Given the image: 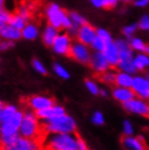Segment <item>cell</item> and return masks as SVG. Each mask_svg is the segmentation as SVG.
<instances>
[{
  "label": "cell",
  "mask_w": 149,
  "mask_h": 150,
  "mask_svg": "<svg viewBox=\"0 0 149 150\" xmlns=\"http://www.w3.org/2000/svg\"><path fill=\"white\" fill-rule=\"evenodd\" d=\"M45 13L48 20V24L52 25L58 30H62V22H63L65 15L67 12L60 8L59 4H49L45 8Z\"/></svg>",
  "instance_id": "4"
},
{
  "label": "cell",
  "mask_w": 149,
  "mask_h": 150,
  "mask_svg": "<svg viewBox=\"0 0 149 150\" xmlns=\"http://www.w3.org/2000/svg\"><path fill=\"white\" fill-rule=\"evenodd\" d=\"M19 110L18 108L13 105H4V109H2V112H1V115H0V123H4L7 120H9L10 117L14 115L15 113L18 112Z\"/></svg>",
  "instance_id": "24"
},
{
  "label": "cell",
  "mask_w": 149,
  "mask_h": 150,
  "mask_svg": "<svg viewBox=\"0 0 149 150\" xmlns=\"http://www.w3.org/2000/svg\"><path fill=\"white\" fill-rule=\"evenodd\" d=\"M58 35H59V30L56 28V27H53L50 24H48L45 27L44 32H43V36H41L43 42L47 47H51L52 44L56 40V38L58 37Z\"/></svg>",
  "instance_id": "19"
},
{
  "label": "cell",
  "mask_w": 149,
  "mask_h": 150,
  "mask_svg": "<svg viewBox=\"0 0 149 150\" xmlns=\"http://www.w3.org/2000/svg\"><path fill=\"white\" fill-rule=\"evenodd\" d=\"M124 2H131V1H133V0H122Z\"/></svg>",
  "instance_id": "49"
},
{
  "label": "cell",
  "mask_w": 149,
  "mask_h": 150,
  "mask_svg": "<svg viewBox=\"0 0 149 150\" xmlns=\"http://www.w3.org/2000/svg\"><path fill=\"white\" fill-rule=\"evenodd\" d=\"M43 150H78L76 133L47 134L43 142Z\"/></svg>",
  "instance_id": "3"
},
{
  "label": "cell",
  "mask_w": 149,
  "mask_h": 150,
  "mask_svg": "<svg viewBox=\"0 0 149 150\" xmlns=\"http://www.w3.org/2000/svg\"><path fill=\"white\" fill-rule=\"evenodd\" d=\"M69 16L71 18L72 23H74V24L78 25V26H82V25H84L86 23H88L85 20V18H83L82 15L78 14L77 12H73V11L69 12Z\"/></svg>",
  "instance_id": "27"
},
{
  "label": "cell",
  "mask_w": 149,
  "mask_h": 150,
  "mask_svg": "<svg viewBox=\"0 0 149 150\" xmlns=\"http://www.w3.org/2000/svg\"><path fill=\"white\" fill-rule=\"evenodd\" d=\"M137 28V25L136 24H134V25H132V26H127L124 28L123 33L125 36H127V37H132V35H133V33L135 32V30Z\"/></svg>",
  "instance_id": "37"
},
{
  "label": "cell",
  "mask_w": 149,
  "mask_h": 150,
  "mask_svg": "<svg viewBox=\"0 0 149 150\" xmlns=\"http://www.w3.org/2000/svg\"><path fill=\"white\" fill-rule=\"evenodd\" d=\"M89 67L96 73H102V72L108 71L109 69H110V64L108 63V61L106 59V57L104 56V53L96 51L92 56Z\"/></svg>",
  "instance_id": "14"
},
{
  "label": "cell",
  "mask_w": 149,
  "mask_h": 150,
  "mask_svg": "<svg viewBox=\"0 0 149 150\" xmlns=\"http://www.w3.org/2000/svg\"><path fill=\"white\" fill-rule=\"evenodd\" d=\"M35 113H36L37 117L40 121L48 120V119H51V117H56V116L67 114L65 109H64L62 105H52V107L47 108V109L39 110V111H36Z\"/></svg>",
  "instance_id": "16"
},
{
  "label": "cell",
  "mask_w": 149,
  "mask_h": 150,
  "mask_svg": "<svg viewBox=\"0 0 149 150\" xmlns=\"http://www.w3.org/2000/svg\"><path fill=\"white\" fill-rule=\"evenodd\" d=\"M123 108L127 112L137 113L139 115H143L149 119V105L145 103L142 100L132 99L130 101H126L123 103Z\"/></svg>",
  "instance_id": "11"
},
{
  "label": "cell",
  "mask_w": 149,
  "mask_h": 150,
  "mask_svg": "<svg viewBox=\"0 0 149 150\" xmlns=\"http://www.w3.org/2000/svg\"><path fill=\"white\" fill-rule=\"evenodd\" d=\"M19 134L22 137L36 139L43 144L46 134L43 131L41 122H39V119L37 117L35 111L31 109L24 111V117H23L22 124L20 126Z\"/></svg>",
  "instance_id": "1"
},
{
  "label": "cell",
  "mask_w": 149,
  "mask_h": 150,
  "mask_svg": "<svg viewBox=\"0 0 149 150\" xmlns=\"http://www.w3.org/2000/svg\"><path fill=\"white\" fill-rule=\"evenodd\" d=\"M0 36L7 40H19L22 37V30H18L9 24H4L2 27H0Z\"/></svg>",
  "instance_id": "17"
},
{
  "label": "cell",
  "mask_w": 149,
  "mask_h": 150,
  "mask_svg": "<svg viewBox=\"0 0 149 150\" xmlns=\"http://www.w3.org/2000/svg\"><path fill=\"white\" fill-rule=\"evenodd\" d=\"M124 134L125 135H132L133 134V127L127 121L124 122Z\"/></svg>",
  "instance_id": "40"
},
{
  "label": "cell",
  "mask_w": 149,
  "mask_h": 150,
  "mask_svg": "<svg viewBox=\"0 0 149 150\" xmlns=\"http://www.w3.org/2000/svg\"><path fill=\"white\" fill-rule=\"evenodd\" d=\"M0 9H6V10H8L7 8H6V0H0Z\"/></svg>",
  "instance_id": "44"
},
{
  "label": "cell",
  "mask_w": 149,
  "mask_h": 150,
  "mask_svg": "<svg viewBox=\"0 0 149 150\" xmlns=\"http://www.w3.org/2000/svg\"><path fill=\"white\" fill-rule=\"evenodd\" d=\"M132 84H133V79L128 74H125V73L116 74V86L123 87V88H132Z\"/></svg>",
  "instance_id": "22"
},
{
  "label": "cell",
  "mask_w": 149,
  "mask_h": 150,
  "mask_svg": "<svg viewBox=\"0 0 149 150\" xmlns=\"http://www.w3.org/2000/svg\"><path fill=\"white\" fill-rule=\"evenodd\" d=\"M137 59H139V60L142 61L143 64H144L145 67H147V65L149 67V58L147 56H143V54H140V56L137 57Z\"/></svg>",
  "instance_id": "42"
},
{
  "label": "cell",
  "mask_w": 149,
  "mask_h": 150,
  "mask_svg": "<svg viewBox=\"0 0 149 150\" xmlns=\"http://www.w3.org/2000/svg\"><path fill=\"white\" fill-rule=\"evenodd\" d=\"M119 49L120 53H124V52H132V46L124 40H116L114 42Z\"/></svg>",
  "instance_id": "30"
},
{
  "label": "cell",
  "mask_w": 149,
  "mask_h": 150,
  "mask_svg": "<svg viewBox=\"0 0 149 150\" xmlns=\"http://www.w3.org/2000/svg\"><path fill=\"white\" fill-rule=\"evenodd\" d=\"M121 145L124 150H149L148 145L142 136L132 137L131 135L124 134L121 137Z\"/></svg>",
  "instance_id": "8"
},
{
  "label": "cell",
  "mask_w": 149,
  "mask_h": 150,
  "mask_svg": "<svg viewBox=\"0 0 149 150\" xmlns=\"http://www.w3.org/2000/svg\"><path fill=\"white\" fill-rule=\"evenodd\" d=\"M27 21L26 20H24L21 16L20 14H18L16 12L15 13H12L11 18H10V20H9V22H8V24L9 25H11V26L15 27V28H18V30H22L24 27L26 26V24H27Z\"/></svg>",
  "instance_id": "23"
},
{
  "label": "cell",
  "mask_w": 149,
  "mask_h": 150,
  "mask_svg": "<svg viewBox=\"0 0 149 150\" xmlns=\"http://www.w3.org/2000/svg\"><path fill=\"white\" fill-rule=\"evenodd\" d=\"M90 1L93 2V4L95 7L97 8H104L106 2H107V0H90Z\"/></svg>",
  "instance_id": "41"
},
{
  "label": "cell",
  "mask_w": 149,
  "mask_h": 150,
  "mask_svg": "<svg viewBox=\"0 0 149 150\" xmlns=\"http://www.w3.org/2000/svg\"><path fill=\"white\" fill-rule=\"evenodd\" d=\"M72 41L71 37L67 35V33H61L58 35L55 42L52 44L51 48L57 54L61 56H69L70 48H71Z\"/></svg>",
  "instance_id": "9"
},
{
  "label": "cell",
  "mask_w": 149,
  "mask_h": 150,
  "mask_svg": "<svg viewBox=\"0 0 149 150\" xmlns=\"http://www.w3.org/2000/svg\"><path fill=\"white\" fill-rule=\"evenodd\" d=\"M7 149H14V150H43V144L36 139L25 138L20 136V138L16 140V143L10 148ZM4 149V150H7Z\"/></svg>",
  "instance_id": "12"
},
{
  "label": "cell",
  "mask_w": 149,
  "mask_h": 150,
  "mask_svg": "<svg viewBox=\"0 0 149 150\" xmlns=\"http://www.w3.org/2000/svg\"><path fill=\"white\" fill-rule=\"evenodd\" d=\"M148 30H149V27H148Z\"/></svg>",
  "instance_id": "53"
},
{
  "label": "cell",
  "mask_w": 149,
  "mask_h": 150,
  "mask_svg": "<svg viewBox=\"0 0 149 150\" xmlns=\"http://www.w3.org/2000/svg\"><path fill=\"white\" fill-rule=\"evenodd\" d=\"M92 121H93L94 124H96V125H101V124H104V116H102V113L97 111V112L94 113L93 117H92Z\"/></svg>",
  "instance_id": "34"
},
{
  "label": "cell",
  "mask_w": 149,
  "mask_h": 150,
  "mask_svg": "<svg viewBox=\"0 0 149 150\" xmlns=\"http://www.w3.org/2000/svg\"><path fill=\"white\" fill-rule=\"evenodd\" d=\"M132 89L135 95L143 99H149V81L143 77L133 79Z\"/></svg>",
  "instance_id": "15"
},
{
  "label": "cell",
  "mask_w": 149,
  "mask_h": 150,
  "mask_svg": "<svg viewBox=\"0 0 149 150\" xmlns=\"http://www.w3.org/2000/svg\"><path fill=\"white\" fill-rule=\"evenodd\" d=\"M23 117H24V111L19 110L9 120L4 123H0V136H12L19 134Z\"/></svg>",
  "instance_id": "5"
},
{
  "label": "cell",
  "mask_w": 149,
  "mask_h": 150,
  "mask_svg": "<svg viewBox=\"0 0 149 150\" xmlns=\"http://www.w3.org/2000/svg\"><path fill=\"white\" fill-rule=\"evenodd\" d=\"M96 37H97V30L92 26L89 23H86L79 27L76 40L86 46H90Z\"/></svg>",
  "instance_id": "10"
},
{
  "label": "cell",
  "mask_w": 149,
  "mask_h": 150,
  "mask_svg": "<svg viewBox=\"0 0 149 150\" xmlns=\"http://www.w3.org/2000/svg\"><path fill=\"white\" fill-rule=\"evenodd\" d=\"M4 24H6V23H4L2 21H1V20H0V27H2L4 25Z\"/></svg>",
  "instance_id": "48"
},
{
  "label": "cell",
  "mask_w": 149,
  "mask_h": 150,
  "mask_svg": "<svg viewBox=\"0 0 149 150\" xmlns=\"http://www.w3.org/2000/svg\"><path fill=\"white\" fill-rule=\"evenodd\" d=\"M76 139H77V147L78 150H88L87 145L85 144V142L82 139V137L78 135V133L76 132Z\"/></svg>",
  "instance_id": "36"
},
{
  "label": "cell",
  "mask_w": 149,
  "mask_h": 150,
  "mask_svg": "<svg viewBox=\"0 0 149 150\" xmlns=\"http://www.w3.org/2000/svg\"><path fill=\"white\" fill-rule=\"evenodd\" d=\"M25 105L33 111H39V110L47 109L49 107L56 105L55 99L48 96H43V95H33L25 99Z\"/></svg>",
  "instance_id": "6"
},
{
  "label": "cell",
  "mask_w": 149,
  "mask_h": 150,
  "mask_svg": "<svg viewBox=\"0 0 149 150\" xmlns=\"http://www.w3.org/2000/svg\"><path fill=\"white\" fill-rule=\"evenodd\" d=\"M97 36H99V37H100L101 39H102V40L106 41V44H109V42H111V41H112L110 34H109L107 30H101V28L97 30Z\"/></svg>",
  "instance_id": "32"
},
{
  "label": "cell",
  "mask_w": 149,
  "mask_h": 150,
  "mask_svg": "<svg viewBox=\"0 0 149 150\" xmlns=\"http://www.w3.org/2000/svg\"><path fill=\"white\" fill-rule=\"evenodd\" d=\"M41 127L47 134H74L76 133V123L73 117L67 114L51 117L41 121Z\"/></svg>",
  "instance_id": "2"
},
{
  "label": "cell",
  "mask_w": 149,
  "mask_h": 150,
  "mask_svg": "<svg viewBox=\"0 0 149 150\" xmlns=\"http://www.w3.org/2000/svg\"><path fill=\"white\" fill-rule=\"evenodd\" d=\"M14 47V41L13 40H1L0 41V51H4V50H8V49H11Z\"/></svg>",
  "instance_id": "33"
},
{
  "label": "cell",
  "mask_w": 149,
  "mask_h": 150,
  "mask_svg": "<svg viewBox=\"0 0 149 150\" xmlns=\"http://www.w3.org/2000/svg\"><path fill=\"white\" fill-rule=\"evenodd\" d=\"M139 27L142 30H148L149 27V16H144L140 22H139Z\"/></svg>",
  "instance_id": "38"
},
{
  "label": "cell",
  "mask_w": 149,
  "mask_h": 150,
  "mask_svg": "<svg viewBox=\"0 0 149 150\" xmlns=\"http://www.w3.org/2000/svg\"><path fill=\"white\" fill-rule=\"evenodd\" d=\"M148 4V0H137L135 2V6H139V7H144Z\"/></svg>",
  "instance_id": "43"
},
{
  "label": "cell",
  "mask_w": 149,
  "mask_h": 150,
  "mask_svg": "<svg viewBox=\"0 0 149 150\" xmlns=\"http://www.w3.org/2000/svg\"><path fill=\"white\" fill-rule=\"evenodd\" d=\"M4 107V105H2V102H0V115H1V112H2Z\"/></svg>",
  "instance_id": "47"
},
{
  "label": "cell",
  "mask_w": 149,
  "mask_h": 150,
  "mask_svg": "<svg viewBox=\"0 0 149 150\" xmlns=\"http://www.w3.org/2000/svg\"><path fill=\"white\" fill-rule=\"evenodd\" d=\"M99 94H100L101 96H107V93H106L104 90H99Z\"/></svg>",
  "instance_id": "46"
},
{
  "label": "cell",
  "mask_w": 149,
  "mask_h": 150,
  "mask_svg": "<svg viewBox=\"0 0 149 150\" xmlns=\"http://www.w3.org/2000/svg\"><path fill=\"white\" fill-rule=\"evenodd\" d=\"M39 30L38 26L34 23H27L26 26L22 30V37L26 40H34L38 37Z\"/></svg>",
  "instance_id": "20"
},
{
  "label": "cell",
  "mask_w": 149,
  "mask_h": 150,
  "mask_svg": "<svg viewBox=\"0 0 149 150\" xmlns=\"http://www.w3.org/2000/svg\"><path fill=\"white\" fill-rule=\"evenodd\" d=\"M102 53L106 57L108 63L110 64V69L116 70V67L119 65L120 63V52L116 44L113 41L107 44V46H106V48H104Z\"/></svg>",
  "instance_id": "13"
},
{
  "label": "cell",
  "mask_w": 149,
  "mask_h": 150,
  "mask_svg": "<svg viewBox=\"0 0 149 150\" xmlns=\"http://www.w3.org/2000/svg\"><path fill=\"white\" fill-rule=\"evenodd\" d=\"M67 57H70L77 62H81L83 64H88V65H89L90 59H92V56H90L87 46L79 42V41L72 42L70 52H69Z\"/></svg>",
  "instance_id": "7"
},
{
  "label": "cell",
  "mask_w": 149,
  "mask_h": 150,
  "mask_svg": "<svg viewBox=\"0 0 149 150\" xmlns=\"http://www.w3.org/2000/svg\"><path fill=\"white\" fill-rule=\"evenodd\" d=\"M144 52L147 54V56H149V45H146L145 46V49H144Z\"/></svg>",
  "instance_id": "45"
},
{
  "label": "cell",
  "mask_w": 149,
  "mask_h": 150,
  "mask_svg": "<svg viewBox=\"0 0 149 150\" xmlns=\"http://www.w3.org/2000/svg\"><path fill=\"white\" fill-rule=\"evenodd\" d=\"M119 67L121 70H123L124 72H127V73H135L136 70H137L134 64V61L132 60V59L120 60Z\"/></svg>",
  "instance_id": "25"
},
{
  "label": "cell",
  "mask_w": 149,
  "mask_h": 150,
  "mask_svg": "<svg viewBox=\"0 0 149 150\" xmlns=\"http://www.w3.org/2000/svg\"><path fill=\"white\" fill-rule=\"evenodd\" d=\"M116 4H118V0H107L104 9H106V10H111V9H113V8L116 7Z\"/></svg>",
  "instance_id": "39"
},
{
  "label": "cell",
  "mask_w": 149,
  "mask_h": 150,
  "mask_svg": "<svg viewBox=\"0 0 149 150\" xmlns=\"http://www.w3.org/2000/svg\"><path fill=\"white\" fill-rule=\"evenodd\" d=\"M116 71H106L102 72V73H96L95 74V77H97L100 82L106 83L110 86H116Z\"/></svg>",
  "instance_id": "21"
},
{
  "label": "cell",
  "mask_w": 149,
  "mask_h": 150,
  "mask_svg": "<svg viewBox=\"0 0 149 150\" xmlns=\"http://www.w3.org/2000/svg\"><path fill=\"white\" fill-rule=\"evenodd\" d=\"M147 79L149 81V72H148V74H147Z\"/></svg>",
  "instance_id": "50"
},
{
  "label": "cell",
  "mask_w": 149,
  "mask_h": 150,
  "mask_svg": "<svg viewBox=\"0 0 149 150\" xmlns=\"http://www.w3.org/2000/svg\"><path fill=\"white\" fill-rule=\"evenodd\" d=\"M7 150H14V149H7Z\"/></svg>",
  "instance_id": "52"
},
{
  "label": "cell",
  "mask_w": 149,
  "mask_h": 150,
  "mask_svg": "<svg viewBox=\"0 0 149 150\" xmlns=\"http://www.w3.org/2000/svg\"><path fill=\"white\" fill-rule=\"evenodd\" d=\"M52 69H53V72L59 76L60 79H70V73H69L67 69L63 68L61 64L56 62V63H53V65H52Z\"/></svg>",
  "instance_id": "26"
},
{
  "label": "cell",
  "mask_w": 149,
  "mask_h": 150,
  "mask_svg": "<svg viewBox=\"0 0 149 150\" xmlns=\"http://www.w3.org/2000/svg\"><path fill=\"white\" fill-rule=\"evenodd\" d=\"M131 46H132V48L136 49V50H142V51H144L146 45H144V42H143L142 40L134 38V39H132V44H131Z\"/></svg>",
  "instance_id": "35"
},
{
  "label": "cell",
  "mask_w": 149,
  "mask_h": 150,
  "mask_svg": "<svg viewBox=\"0 0 149 150\" xmlns=\"http://www.w3.org/2000/svg\"><path fill=\"white\" fill-rule=\"evenodd\" d=\"M0 150H4V149H2V148H1V147H0Z\"/></svg>",
  "instance_id": "51"
},
{
  "label": "cell",
  "mask_w": 149,
  "mask_h": 150,
  "mask_svg": "<svg viewBox=\"0 0 149 150\" xmlns=\"http://www.w3.org/2000/svg\"><path fill=\"white\" fill-rule=\"evenodd\" d=\"M112 95L113 97L116 98L118 101L124 102L130 101L132 99H134L136 97L135 93L133 91V89H130V88H123V87H118V88H114V90L112 91Z\"/></svg>",
  "instance_id": "18"
},
{
  "label": "cell",
  "mask_w": 149,
  "mask_h": 150,
  "mask_svg": "<svg viewBox=\"0 0 149 150\" xmlns=\"http://www.w3.org/2000/svg\"><path fill=\"white\" fill-rule=\"evenodd\" d=\"M85 85H86V87H87V89L89 90L93 95L99 94V88H98V86L96 85V83H94L93 81H90V79H86Z\"/></svg>",
  "instance_id": "31"
},
{
  "label": "cell",
  "mask_w": 149,
  "mask_h": 150,
  "mask_svg": "<svg viewBox=\"0 0 149 150\" xmlns=\"http://www.w3.org/2000/svg\"><path fill=\"white\" fill-rule=\"evenodd\" d=\"M32 67L34 68L35 71L38 72L41 75H47V73H48L45 68V65L41 63V61L38 60V59H33L32 60Z\"/></svg>",
  "instance_id": "29"
},
{
  "label": "cell",
  "mask_w": 149,
  "mask_h": 150,
  "mask_svg": "<svg viewBox=\"0 0 149 150\" xmlns=\"http://www.w3.org/2000/svg\"><path fill=\"white\" fill-rule=\"evenodd\" d=\"M90 46L93 47V49H95L96 51H98V52H104V48H106L107 44H106V41L102 40L99 36H97Z\"/></svg>",
  "instance_id": "28"
}]
</instances>
